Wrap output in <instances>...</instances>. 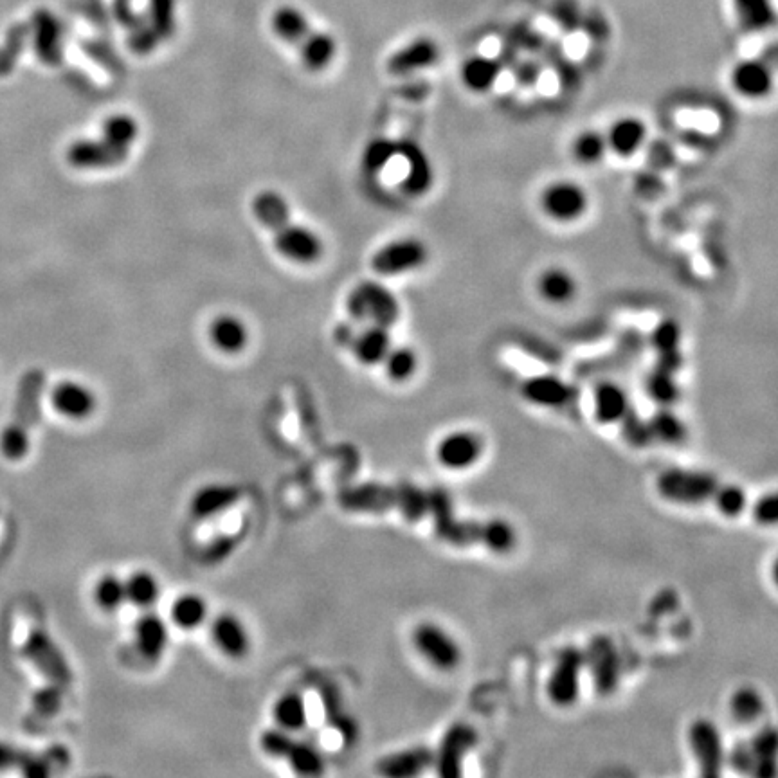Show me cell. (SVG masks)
<instances>
[{
	"instance_id": "1",
	"label": "cell",
	"mask_w": 778,
	"mask_h": 778,
	"mask_svg": "<svg viewBox=\"0 0 778 778\" xmlns=\"http://www.w3.org/2000/svg\"><path fill=\"white\" fill-rule=\"evenodd\" d=\"M256 220L271 231L274 247L289 262L312 265L323 256L321 236L310 227L294 222L287 199L278 191H260L253 199Z\"/></svg>"
},
{
	"instance_id": "2",
	"label": "cell",
	"mask_w": 778,
	"mask_h": 778,
	"mask_svg": "<svg viewBox=\"0 0 778 778\" xmlns=\"http://www.w3.org/2000/svg\"><path fill=\"white\" fill-rule=\"evenodd\" d=\"M46 373L29 370L20 379L13 420L0 436V453L11 462H19L29 453L31 429L40 418V399L46 389Z\"/></svg>"
},
{
	"instance_id": "3",
	"label": "cell",
	"mask_w": 778,
	"mask_h": 778,
	"mask_svg": "<svg viewBox=\"0 0 778 778\" xmlns=\"http://www.w3.org/2000/svg\"><path fill=\"white\" fill-rule=\"evenodd\" d=\"M272 31L299 53L301 62L310 71H323L334 62L337 53L335 38L323 31H314L305 13L298 8L283 6L272 15Z\"/></svg>"
},
{
	"instance_id": "4",
	"label": "cell",
	"mask_w": 778,
	"mask_h": 778,
	"mask_svg": "<svg viewBox=\"0 0 778 778\" xmlns=\"http://www.w3.org/2000/svg\"><path fill=\"white\" fill-rule=\"evenodd\" d=\"M346 307L357 323L384 326L389 330L402 316L399 298L384 283L375 280L359 283L348 294Z\"/></svg>"
},
{
	"instance_id": "5",
	"label": "cell",
	"mask_w": 778,
	"mask_h": 778,
	"mask_svg": "<svg viewBox=\"0 0 778 778\" xmlns=\"http://www.w3.org/2000/svg\"><path fill=\"white\" fill-rule=\"evenodd\" d=\"M537 206L546 220L557 226H573L591 209L589 191L573 179H555L539 191Z\"/></svg>"
},
{
	"instance_id": "6",
	"label": "cell",
	"mask_w": 778,
	"mask_h": 778,
	"mask_svg": "<svg viewBox=\"0 0 778 778\" xmlns=\"http://www.w3.org/2000/svg\"><path fill=\"white\" fill-rule=\"evenodd\" d=\"M431 251L417 236H400L371 254V271L382 278H397L424 269Z\"/></svg>"
},
{
	"instance_id": "7",
	"label": "cell",
	"mask_w": 778,
	"mask_h": 778,
	"mask_svg": "<svg viewBox=\"0 0 778 778\" xmlns=\"http://www.w3.org/2000/svg\"><path fill=\"white\" fill-rule=\"evenodd\" d=\"M260 746L269 757L287 760L292 771L301 777H317L325 771V759L321 751L308 742L294 739L292 733L283 732L280 728L265 730L260 735Z\"/></svg>"
},
{
	"instance_id": "8",
	"label": "cell",
	"mask_w": 778,
	"mask_h": 778,
	"mask_svg": "<svg viewBox=\"0 0 778 778\" xmlns=\"http://www.w3.org/2000/svg\"><path fill=\"white\" fill-rule=\"evenodd\" d=\"M719 481L714 474L701 471H688L672 467L661 472L656 480V490L661 498L676 505H701L706 499H712Z\"/></svg>"
},
{
	"instance_id": "9",
	"label": "cell",
	"mask_w": 778,
	"mask_h": 778,
	"mask_svg": "<svg viewBox=\"0 0 778 778\" xmlns=\"http://www.w3.org/2000/svg\"><path fill=\"white\" fill-rule=\"evenodd\" d=\"M22 654L37 667L44 678L56 687L67 690L73 683V672L67 665L64 652L55 640L42 629H33L22 647Z\"/></svg>"
},
{
	"instance_id": "10",
	"label": "cell",
	"mask_w": 778,
	"mask_h": 778,
	"mask_svg": "<svg viewBox=\"0 0 778 778\" xmlns=\"http://www.w3.org/2000/svg\"><path fill=\"white\" fill-rule=\"evenodd\" d=\"M339 507L350 514H386L399 507V487L380 481H366L339 492Z\"/></svg>"
},
{
	"instance_id": "11",
	"label": "cell",
	"mask_w": 778,
	"mask_h": 778,
	"mask_svg": "<svg viewBox=\"0 0 778 778\" xmlns=\"http://www.w3.org/2000/svg\"><path fill=\"white\" fill-rule=\"evenodd\" d=\"M413 647L424 660L438 670H453L460 665L462 651L453 636L445 633L440 625L424 622L411 634Z\"/></svg>"
},
{
	"instance_id": "12",
	"label": "cell",
	"mask_w": 778,
	"mask_h": 778,
	"mask_svg": "<svg viewBox=\"0 0 778 778\" xmlns=\"http://www.w3.org/2000/svg\"><path fill=\"white\" fill-rule=\"evenodd\" d=\"M584 667V652L579 649L568 647L559 654L546 683V694L553 705L568 708L579 699L580 676Z\"/></svg>"
},
{
	"instance_id": "13",
	"label": "cell",
	"mask_w": 778,
	"mask_h": 778,
	"mask_svg": "<svg viewBox=\"0 0 778 778\" xmlns=\"http://www.w3.org/2000/svg\"><path fill=\"white\" fill-rule=\"evenodd\" d=\"M688 744L703 777H719L726 764L723 737L712 721L697 719L688 728Z\"/></svg>"
},
{
	"instance_id": "14",
	"label": "cell",
	"mask_w": 778,
	"mask_h": 778,
	"mask_svg": "<svg viewBox=\"0 0 778 778\" xmlns=\"http://www.w3.org/2000/svg\"><path fill=\"white\" fill-rule=\"evenodd\" d=\"M478 742V733L471 724L456 723L449 726L435 751L436 775L442 778H456L462 775L463 759Z\"/></svg>"
},
{
	"instance_id": "15",
	"label": "cell",
	"mask_w": 778,
	"mask_h": 778,
	"mask_svg": "<svg viewBox=\"0 0 778 778\" xmlns=\"http://www.w3.org/2000/svg\"><path fill=\"white\" fill-rule=\"evenodd\" d=\"M584 665H588L593 685L602 697L611 696L618 687L622 663L615 643L607 636H595L584 652Z\"/></svg>"
},
{
	"instance_id": "16",
	"label": "cell",
	"mask_w": 778,
	"mask_h": 778,
	"mask_svg": "<svg viewBox=\"0 0 778 778\" xmlns=\"http://www.w3.org/2000/svg\"><path fill=\"white\" fill-rule=\"evenodd\" d=\"M130 155L128 148L112 143L105 136L96 139H80L67 150V163L78 170H107L125 163Z\"/></svg>"
},
{
	"instance_id": "17",
	"label": "cell",
	"mask_w": 778,
	"mask_h": 778,
	"mask_svg": "<svg viewBox=\"0 0 778 778\" xmlns=\"http://www.w3.org/2000/svg\"><path fill=\"white\" fill-rule=\"evenodd\" d=\"M730 87L742 100L762 101L769 98L775 89V76L764 60L748 58L733 65Z\"/></svg>"
},
{
	"instance_id": "18",
	"label": "cell",
	"mask_w": 778,
	"mask_h": 778,
	"mask_svg": "<svg viewBox=\"0 0 778 778\" xmlns=\"http://www.w3.org/2000/svg\"><path fill=\"white\" fill-rule=\"evenodd\" d=\"M69 755L62 746H55L46 755H35L6 742H0V771L19 769L26 777H47L55 764H67Z\"/></svg>"
},
{
	"instance_id": "19",
	"label": "cell",
	"mask_w": 778,
	"mask_h": 778,
	"mask_svg": "<svg viewBox=\"0 0 778 778\" xmlns=\"http://www.w3.org/2000/svg\"><path fill=\"white\" fill-rule=\"evenodd\" d=\"M442 58L438 42L429 37L413 38L406 46L389 56L388 73L393 76H411L435 67Z\"/></svg>"
},
{
	"instance_id": "20",
	"label": "cell",
	"mask_w": 778,
	"mask_h": 778,
	"mask_svg": "<svg viewBox=\"0 0 778 778\" xmlns=\"http://www.w3.org/2000/svg\"><path fill=\"white\" fill-rule=\"evenodd\" d=\"M399 154L404 157V179L400 182L402 191L413 199H420L435 186V166L422 146L415 143H399Z\"/></svg>"
},
{
	"instance_id": "21",
	"label": "cell",
	"mask_w": 778,
	"mask_h": 778,
	"mask_svg": "<svg viewBox=\"0 0 778 778\" xmlns=\"http://www.w3.org/2000/svg\"><path fill=\"white\" fill-rule=\"evenodd\" d=\"M483 454V442L469 431H454L444 436L436 447V458L449 471H465L476 465Z\"/></svg>"
},
{
	"instance_id": "22",
	"label": "cell",
	"mask_w": 778,
	"mask_h": 778,
	"mask_svg": "<svg viewBox=\"0 0 778 778\" xmlns=\"http://www.w3.org/2000/svg\"><path fill=\"white\" fill-rule=\"evenodd\" d=\"M579 289L577 276L562 265H548L535 278L537 296L550 307L570 305L579 296Z\"/></svg>"
},
{
	"instance_id": "23",
	"label": "cell",
	"mask_w": 778,
	"mask_h": 778,
	"mask_svg": "<svg viewBox=\"0 0 778 778\" xmlns=\"http://www.w3.org/2000/svg\"><path fill=\"white\" fill-rule=\"evenodd\" d=\"M521 395L526 402L539 408L559 409L570 404L575 391L561 377L553 373H543L523 380Z\"/></svg>"
},
{
	"instance_id": "24",
	"label": "cell",
	"mask_w": 778,
	"mask_h": 778,
	"mask_svg": "<svg viewBox=\"0 0 778 778\" xmlns=\"http://www.w3.org/2000/svg\"><path fill=\"white\" fill-rule=\"evenodd\" d=\"M604 136H606L609 154L616 155L620 159H631L645 145L649 137V127L638 116H622L609 125Z\"/></svg>"
},
{
	"instance_id": "25",
	"label": "cell",
	"mask_w": 778,
	"mask_h": 778,
	"mask_svg": "<svg viewBox=\"0 0 778 778\" xmlns=\"http://www.w3.org/2000/svg\"><path fill=\"white\" fill-rule=\"evenodd\" d=\"M51 406L69 420H85L96 411L98 400L91 388L76 380H62L51 389Z\"/></svg>"
},
{
	"instance_id": "26",
	"label": "cell",
	"mask_w": 778,
	"mask_h": 778,
	"mask_svg": "<svg viewBox=\"0 0 778 778\" xmlns=\"http://www.w3.org/2000/svg\"><path fill=\"white\" fill-rule=\"evenodd\" d=\"M209 634L218 651L231 660H242L251 649L249 631L244 622L233 613H222L213 618Z\"/></svg>"
},
{
	"instance_id": "27",
	"label": "cell",
	"mask_w": 778,
	"mask_h": 778,
	"mask_svg": "<svg viewBox=\"0 0 778 778\" xmlns=\"http://www.w3.org/2000/svg\"><path fill=\"white\" fill-rule=\"evenodd\" d=\"M391 330L379 325H364L361 330H353L346 346L352 350L353 357L362 366H380L389 348L393 346Z\"/></svg>"
},
{
	"instance_id": "28",
	"label": "cell",
	"mask_w": 778,
	"mask_h": 778,
	"mask_svg": "<svg viewBox=\"0 0 778 778\" xmlns=\"http://www.w3.org/2000/svg\"><path fill=\"white\" fill-rule=\"evenodd\" d=\"M29 35L40 62L56 65L62 58V26L51 11L38 10L29 22Z\"/></svg>"
},
{
	"instance_id": "29",
	"label": "cell",
	"mask_w": 778,
	"mask_h": 778,
	"mask_svg": "<svg viewBox=\"0 0 778 778\" xmlns=\"http://www.w3.org/2000/svg\"><path fill=\"white\" fill-rule=\"evenodd\" d=\"M242 496H244V492L236 485L211 483L193 494L190 501L191 516L197 517L199 521H204L209 517L224 514L229 508L235 507Z\"/></svg>"
},
{
	"instance_id": "30",
	"label": "cell",
	"mask_w": 778,
	"mask_h": 778,
	"mask_svg": "<svg viewBox=\"0 0 778 778\" xmlns=\"http://www.w3.org/2000/svg\"><path fill=\"white\" fill-rule=\"evenodd\" d=\"M681 343H683V330L678 321L672 317L661 319L660 323L654 326L651 334L652 348L656 352V366L678 373L683 366Z\"/></svg>"
},
{
	"instance_id": "31",
	"label": "cell",
	"mask_w": 778,
	"mask_h": 778,
	"mask_svg": "<svg viewBox=\"0 0 778 778\" xmlns=\"http://www.w3.org/2000/svg\"><path fill=\"white\" fill-rule=\"evenodd\" d=\"M435 751L426 746L409 748L386 755L377 762V773L388 778H409L422 775L424 771L433 768Z\"/></svg>"
},
{
	"instance_id": "32",
	"label": "cell",
	"mask_w": 778,
	"mask_h": 778,
	"mask_svg": "<svg viewBox=\"0 0 778 778\" xmlns=\"http://www.w3.org/2000/svg\"><path fill=\"white\" fill-rule=\"evenodd\" d=\"M503 73V65L498 58L487 55H472L463 62L460 67V82L463 89L476 94V96H485L494 91L498 85L499 78Z\"/></svg>"
},
{
	"instance_id": "33",
	"label": "cell",
	"mask_w": 778,
	"mask_h": 778,
	"mask_svg": "<svg viewBox=\"0 0 778 778\" xmlns=\"http://www.w3.org/2000/svg\"><path fill=\"white\" fill-rule=\"evenodd\" d=\"M134 642H136L137 652L145 660H161L170 642L168 624L161 616L145 613L134 625Z\"/></svg>"
},
{
	"instance_id": "34",
	"label": "cell",
	"mask_w": 778,
	"mask_h": 778,
	"mask_svg": "<svg viewBox=\"0 0 778 778\" xmlns=\"http://www.w3.org/2000/svg\"><path fill=\"white\" fill-rule=\"evenodd\" d=\"M593 402H595V418L602 426L618 424L631 408L627 391L613 380L598 382L593 391Z\"/></svg>"
},
{
	"instance_id": "35",
	"label": "cell",
	"mask_w": 778,
	"mask_h": 778,
	"mask_svg": "<svg viewBox=\"0 0 778 778\" xmlns=\"http://www.w3.org/2000/svg\"><path fill=\"white\" fill-rule=\"evenodd\" d=\"M209 341L218 352L236 355L244 352L249 343V330L240 317L233 314H220L215 317L208 328Z\"/></svg>"
},
{
	"instance_id": "36",
	"label": "cell",
	"mask_w": 778,
	"mask_h": 778,
	"mask_svg": "<svg viewBox=\"0 0 778 778\" xmlns=\"http://www.w3.org/2000/svg\"><path fill=\"white\" fill-rule=\"evenodd\" d=\"M607 154L609 150H607L606 136L597 128H584L571 139V159L573 163L580 164L584 168H593L604 163Z\"/></svg>"
},
{
	"instance_id": "37",
	"label": "cell",
	"mask_w": 778,
	"mask_h": 778,
	"mask_svg": "<svg viewBox=\"0 0 778 778\" xmlns=\"http://www.w3.org/2000/svg\"><path fill=\"white\" fill-rule=\"evenodd\" d=\"M272 717L276 721V728L283 732L298 733L305 730L308 724L305 699L298 692L283 694L272 706Z\"/></svg>"
},
{
	"instance_id": "38",
	"label": "cell",
	"mask_w": 778,
	"mask_h": 778,
	"mask_svg": "<svg viewBox=\"0 0 778 778\" xmlns=\"http://www.w3.org/2000/svg\"><path fill=\"white\" fill-rule=\"evenodd\" d=\"M208 616V602L197 593H184L181 597L175 598V602L170 607V618L182 631L199 629L200 625L206 624Z\"/></svg>"
},
{
	"instance_id": "39",
	"label": "cell",
	"mask_w": 778,
	"mask_h": 778,
	"mask_svg": "<svg viewBox=\"0 0 778 778\" xmlns=\"http://www.w3.org/2000/svg\"><path fill=\"white\" fill-rule=\"evenodd\" d=\"M735 15L748 33H762L775 24V6L771 0H733Z\"/></svg>"
},
{
	"instance_id": "40",
	"label": "cell",
	"mask_w": 778,
	"mask_h": 778,
	"mask_svg": "<svg viewBox=\"0 0 778 778\" xmlns=\"http://www.w3.org/2000/svg\"><path fill=\"white\" fill-rule=\"evenodd\" d=\"M645 393L661 408L674 406L681 395L676 373L665 370L661 366H654L645 377Z\"/></svg>"
},
{
	"instance_id": "41",
	"label": "cell",
	"mask_w": 778,
	"mask_h": 778,
	"mask_svg": "<svg viewBox=\"0 0 778 778\" xmlns=\"http://www.w3.org/2000/svg\"><path fill=\"white\" fill-rule=\"evenodd\" d=\"M125 593H127V602L132 606L148 609L161 597V584L150 571H134L125 580Z\"/></svg>"
},
{
	"instance_id": "42",
	"label": "cell",
	"mask_w": 778,
	"mask_h": 778,
	"mask_svg": "<svg viewBox=\"0 0 778 778\" xmlns=\"http://www.w3.org/2000/svg\"><path fill=\"white\" fill-rule=\"evenodd\" d=\"M652 440L667 445L683 444L687 440V426L670 408H661L649 420Z\"/></svg>"
},
{
	"instance_id": "43",
	"label": "cell",
	"mask_w": 778,
	"mask_h": 778,
	"mask_svg": "<svg viewBox=\"0 0 778 778\" xmlns=\"http://www.w3.org/2000/svg\"><path fill=\"white\" fill-rule=\"evenodd\" d=\"M380 366H384L389 380L402 384L415 377L418 370V355L409 346H391Z\"/></svg>"
},
{
	"instance_id": "44",
	"label": "cell",
	"mask_w": 778,
	"mask_h": 778,
	"mask_svg": "<svg viewBox=\"0 0 778 778\" xmlns=\"http://www.w3.org/2000/svg\"><path fill=\"white\" fill-rule=\"evenodd\" d=\"M399 487V510L402 517L408 523H420L427 517L429 512V492L422 487H418L411 481H400Z\"/></svg>"
},
{
	"instance_id": "45",
	"label": "cell",
	"mask_w": 778,
	"mask_h": 778,
	"mask_svg": "<svg viewBox=\"0 0 778 778\" xmlns=\"http://www.w3.org/2000/svg\"><path fill=\"white\" fill-rule=\"evenodd\" d=\"M762 712H764V701L755 688H737L730 697V714L737 723H755Z\"/></svg>"
},
{
	"instance_id": "46",
	"label": "cell",
	"mask_w": 778,
	"mask_h": 778,
	"mask_svg": "<svg viewBox=\"0 0 778 778\" xmlns=\"http://www.w3.org/2000/svg\"><path fill=\"white\" fill-rule=\"evenodd\" d=\"M94 602L105 613H116L127 602L125 580L118 575H103L94 586Z\"/></svg>"
},
{
	"instance_id": "47",
	"label": "cell",
	"mask_w": 778,
	"mask_h": 778,
	"mask_svg": "<svg viewBox=\"0 0 778 778\" xmlns=\"http://www.w3.org/2000/svg\"><path fill=\"white\" fill-rule=\"evenodd\" d=\"M28 40L29 24L11 26L4 44L0 46V78L8 76L13 71V67L17 65V60L22 55Z\"/></svg>"
},
{
	"instance_id": "48",
	"label": "cell",
	"mask_w": 778,
	"mask_h": 778,
	"mask_svg": "<svg viewBox=\"0 0 778 778\" xmlns=\"http://www.w3.org/2000/svg\"><path fill=\"white\" fill-rule=\"evenodd\" d=\"M101 136H105L112 143L130 150L139 136V125H137L136 119L128 114H114V116L105 119L103 128H101Z\"/></svg>"
},
{
	"instance_id": "49",
	"label": "cell",
	"mask_w": 778,
	"mask_h": 778,
	"mask_svg": "<svg viewBox=\"0 0 778 778\" xmlns=\"http://www.w3.org/2000/svg\"><path fill=\"white\" fill-rule=\"evenodd\" d=\"M517 543L516 530L505 519H490L485 521V534H483V546H487L490 552L508 553L514 550Z\"/></svg>"
},
{
	"instance_id": "50",
	"label": "cell",
	"mask_w": 778,
	"mask_h": 778,
	"mask_svg": "<svg viewBox=\"0 0 778 778\" xmlns=\"http://www.w3.org/2000/svg\"><path fill=\"white\" fill-rule=\"evenodd\" d=\"M618 424H622V436L633 449H645L647 445L654 442L649 422L643 420L633 408H629Z\"/></svg>"
},
{
	"instance_id": "51",
	"label": "cell",
	"mask_w": 778,
	"mask_h": 778,
	"mask_svg": "<svg viewBox=\"0 0 778 778\" xmlns=\"http://www.w3.org/2000/svg\"><path fill=\"white\" fill-rule=\"evenodd\" d=\"M712 498L715 501V508L726 517L741 516L748 505L744 490L737 485H719Z\"/></svg>"
},
{
	"instance_id": "52",
	"label": "cell",
	"mask_w": 778,
	"mask_h": 778,
	"mask_svg": "<svg viewBox=\"0 0 778 778\" xmlns=\"http://www.w3.org/2000/svg\"><path fill=\"white\" fill-rule=\"evenodd\" d=\"M399 155V143L389 139H375L364 152V164L371 172H380Z\"/></svg>"
},
{
	"instance_id": "53",
	"label": "cell",
	"mask_w": 778,
	"mask_h": 778,
	"mask_svg": "<svg viewBox=\"0 0 778 778\" xmlns=\"http://www.w3.org/2000/svg\"><path fill=\"white\" fill-rule=\"evenodd\" d=\"M65 690H62L56 685H47L46 688H40L37 690V694L33 696V705L38 714L44 715V717H53V715L60 712V706H62V697H64Z\"/></svg>"
},
{
	"instance_id": "54",
	"label": "cell",
	"mask_w": 778,
	"mask_h": 778,
	"mask_svg": "<svg viewBox=\"0 0 778 778\" xmlns=\"http://www.w3.org/2000/svg\"><path fill=\"white\" fill-rule=\"evenodd\" d=\"M777 732L773 726L762 728L750 741V748L755 760L775 759L777 757Z\"/></svg>"
},
{
	"instance_id": "55",
	"label": "cell",
	"mask_w": 778,
	"mask_h": 778,
	"mask_svg": "<svg viewBox=\"0 0 778 778\" xmlns=\"http://www.w3.org/2000/svg\"><path fill=\"white\" fill-rule=\"evenodd\" d=\"M728 764L732 766L735 771H739L742 775H751L753 771V764H755V755L750 748V742H739L733 746L732 751L726 755Z\"/></svg>"
},
{
	"instance_id": "56",
	"label": "cell",
	"mask_w": 778,
	"mask_h": 778,
	"mask_svg": "<svg viewBox=\"0 0 778 778\" xmlns=\"http://www.w3.org/2000/svg\"><path fill=\"white\" fill-rule=\"evenodd\" d=\"M755 521L762 526H773L777 523L778 501L775 494H766L755 503L753 508Z\"/></svg>"
},
{
	"instance_id": "57",
	"label": "cell",
	"mask_w": 778,
	"mask_h": 778,
	"mask_svg": "<svg viewBox=\"0 0 778 778\" xmlns=\"http://www.w3.org/2000/svg\"><path fill=\"white\" fill-rule=\"evenodd\" d=\"M235 544V539H231V537H220V539H215V541L206 548L204 559L209 562L222 561V559H226L229 553L233 552Z\"/></svg>"
}]
</instances>
